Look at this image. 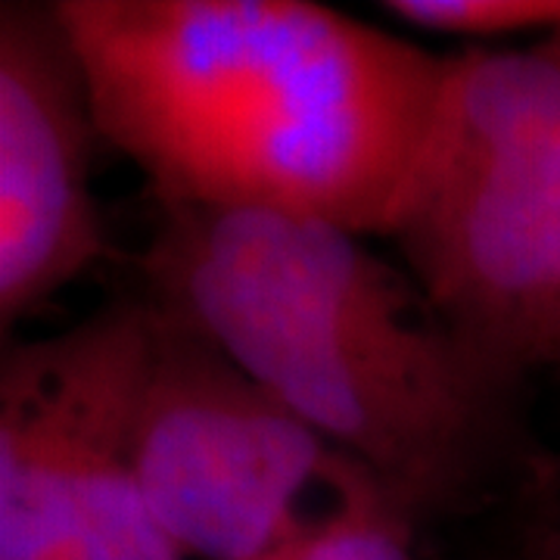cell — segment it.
Returning a JSON list of instances; mask_svg holds the SVG:
<instances>
[{
	"label": "cell",
	"instance_id": "obj_8",
	"mask_svg": "<svg viewBox=\"0 0 560 560\" xmlns=\"http://www.w3.org/2000/svg\"><path fill=\"white\" fill-rule=\"evenodd\" d=\"M393 20L455 38L558 35L560 0H386Z\"/></svg>",
	"mask_w": 560,
	"mask_h": 560
},
{
	"label": "cell",
	"instance_id": "obj_7",
	"mask_svg": "<svg viewBox=\"0 0 560 560\" xmlns=\"http://www.w3.org/2000/svg\"><path fill=\"white\" fill-rule=\"evenodd\" d=\"M330 508L249 560H415L411 517L359 460L337 455Z\"/></svg>",
	"mask_w": 560,
	"mask_h": 560
},
{
	"label": "cell",
	"instance_id": "obj_4",
	"mask_svg": "<svg viewBox=\"0 0 560 560\" xmlns=\"http://www.w3.org/2000/svg\"><path fill=\"white\" fill-rule=\"evenodd\" d=\"M153 302L119 300L0 359V560H184L140 480Z\"/></svg>",
	"mask_w": 560,
	"mask_h": 560
},
{
	"label": "cell",
	"instance_id": "obj_1",
	"mask_svg": "<svg viewBox=\"0 0 560 560\" xmlns=\"http://www.w3.org/2000/svg\"><path fill=\"white\" fill-rule=\"evenodd\" d=\"M103 140L160 209H265L381 234L445 57L308 0H54Z\"/></svg>",
	"mask_w": 560,
	"mask_h": 560
},
{
	"label": "cell",
	"instance_id": "obj_9",
	"mask_svg": "<svg viewBox=\"0 0 560 560\" xmlns=\"http://www.w3.org/2000/svg\"><path fill=\"white\" fill-rule=\"evenodd\" d=\"M523 560H560V523L536 529L526 541Z\"/></svg>",
	"mask_w": 560,
	"mask_h": 560
},
{
	"label": "cell",
	"instance_id": "obj_5",
	"mask_svg": "<svg viewBox=\"0 0 560 560\" xmlns=\"http://www.w3.org/2000/svg\"><path fill=\"white\" fill-rule=\"evenodd\" d=\"M153 318L138 442L150 508L184 555L256 558L308 521L300 499L340 452L197 324L156 302Z\"/></svg>",
	"mask_w": 560,
	"mask_h": 560
},
{
	"label": "cell",
	"instance_id": "obj_2",
	"mask_svg": "<svg viewBox=\"0 0 560 560\" xmlns=\"http://www.w3.org/2000/svg\"><path fill=\"white\" fill-rule=\"evenodd\" d=\"M150 300L209 334L418 521L521 460V383L467 349L361 234L265 209H162Z\"/></svg>",
	"mask_w": 560,
	"mask_h": 560
},
{
	"label": "cell",
	"instance_id": "obj_6",
	"mask_svg": "<svg viewBox=\"0 0 560 560\" xmlns=\"http://www.w3.org/2000/svg\"><path fill=\"white\" fill-rule=\"evenodd\" d=\"M103 140L57 3H0V324L35 315L109 256L91 187Z\"/></svg>",
	"mask_w": 560,
	"mask_h": 560
},
{
	"label": "cell",
	"instance_id": "obj_3",
	"mask_svg": "<svg viewBox=\"0 0 560 560\" xmlns=\"http://www.w3.org/2000/svg\"><path fill=\"white\" fill-rule=\"evenodd\" d=\"M381 234L501 377L523 386L560 368V32L445 57L427 138Z\"/></svg>",
	"mask_w": 560,
	"mask_h": 560
}]
</instances>
